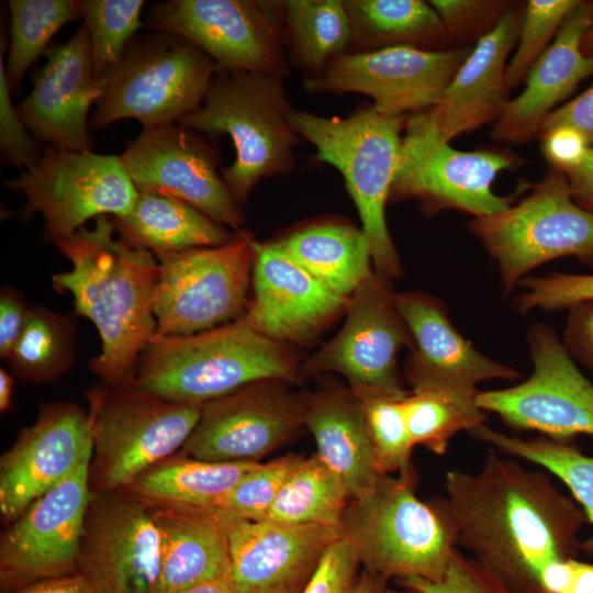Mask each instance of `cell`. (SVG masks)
Listing matches in <instances>:
<instances>
[{
	"label": "cell",
	"instance_id": "cell-55",
	"mask_svg": "<svg viewBox=\"0 0 593 593\" xmlns=\"http://www.w3.org/2000/svg\"><path fill=\"white\" fill-rule=\"evenodd\" d=\"M387 583L384 578L362 569L353 593H389Z\"/></svg>",
	"mask_w": 593,
	"mask_h": 593
},
{
	"label": "cell",
	"instance_id": "cell-46",
	"mask_svg": "<svg viewBox=\"0 0 593 593\" xmlns=\"http://www.w3.org/2000/svg\"><path fill=\"white\" fill-rule=\"evenodd\" d=\"M429 4L443 20L451 43L470 46L490 33L506 13V0H432Z\"/></svg>",
	"mask_w": 593,
	"mask_h": 593
},
{
	"label": "cell",
	"instance_id": "cell-1",
	"mask_svg": "<svg viewBox=\"0 0 593 593\" xmlns=\"http://www.w3.org/2000/svg\"><path fill=\"white\" fill-rule=\"evenodd\" d=\"M444 484L446 499L439 503L456 546L471 552L513 593H542L544 568L577 556L585 514L547 471L491 448L477 471L449 470Z\"/></svg>",
	"mask_w": 593,
	"mask_h": 593
},
{
	"label": "cell",
	"instance_id": "cell-11",
	"mask_svg": "<svg viewBox=\"0 0 593 593\" xmlns=\"http://www.w3.org/2000/svg\"><path fill=\"white\" fill-rule=\"evenodd\" d=\"M255 242L238 232L220 246L156 255L155 336L197 334L239 318L248 305Z\"/></svg>",
	"mask_w": 593,
	"mask_h": 593
},
{
	"label": "cell",
	"instance_id": "cell-15",
	"mask_svg": "<svg viewBox=\"0 0 593 593\" xmlns=\"http://www.w3.org/2000/svg\"><path fill=\"white\" fill-rule=\"evenodd\" d=\"M91 454L2 533L1 593H14L34 582L77 572L85 516L92 495Z\"/></svg>",
	"mask_w": 593,
	"mask_h": 593
},
{
	"label": "cell",
	"instance_id": "cell-2",
	"mask_svg": "<svg viewBox=\"0 0 593 593\" xmlns=\"http://www.w3.org/2000/svg\"><path fill=\"white\" fill-rule=\"evenodd\" d=\"M108 216L94 220L55 243L69 260L52 286L72 295L77 315L90 320L100 336V354L89 368L105 385L133 380L138 358L156 335L153 303L159 265L154 254L114 237Z\"/></svg>",
	"mask_w": 593,
	"mask_h": 593
},
{
	"label": "cell",
	"instance_id": "cell-57",
	"mask_svg": "<svg viewBox=\"0 0 593 593\" xmlns=\"http://www.w3.org/2000/svg\"><path fill=\"white\" fill-rule=\"evenodd\" d=\"M13 395V378L4 369H0V411L5 413L11 407Z\"/></svg>",
	"mask_w": 593,
	"mask_h": 593
},
{
	"label": "cell",
	"instance_id": "cell-21",
	"mask_svg": "<svg viewBox=\"0 0 593 593\" xmlns=\"http://www.w3.org/2000/svg\"><path fill=\"white\" fill-rule=\"evenodd\" d=\"M92 451L90 413L72 402L41 406L0 459V512L9 524Z\"/></svg>",
	"mask_w": 593,
	"mask_h": 593
},
{
	"label": "cell",
	"instance_id": "cell-52",
	"mask_svg": "<svg viewBox=\"0 0 593 593\" xmlns=\"http://www.w3.org/2000/svg\"><path fill=\"white\" fill-rule=\"evenodd\" d=\"M560 169L567 177L573 200L593 214V146Z\"/></svg>",
	"mask_w": 593,
	"mask_h": 593
},
{
	"label": "cell",
	"instance_id": "cell-4",
	"mask_svg": "<svg viewBox=\"0 0 593 593\" xmlns=\"http://www.w3.org/2000/svg\"><path fill=\"white\" fill-rule=\"evenodd\" d=\"M409 115H389L373 105L346 118L292 110V130L316 149L314 158L343 175L371 246L374 271L389 280L402 276V265L390 236L385 206L399 164Z\"/></svg>",
	"mask_w": 593,
	"mask_h": 593
},
{
	"label": "cell",
	"instance_id": "cell-25",
	"mask_svg": "<svg viewBox=\"0 0 593 593\" xmlns=\"http://www.w3.org/2000/svg\"><path fill=\"white\" fill-rule=\"evenodd\" d=\"M411 337L405 365L411 389L437 385L478 391L484 381H516L522 373L479 351L454 326L445 304L422 291L395 293Z\"/></svg>",
	"mask_w": 593,
	"mask_h": 593
},
{
	"label": "cell",
	"instance_id": "cell-13",
	"mask_svg": "<svg viewBox=\"0 0 593 593\" xmlns=\"http://www.w3.org/2000/svg\"><path fill=\"white\" fill-rule=\"evenodd\" d=\"M527 344L530 374L508 388L479 390V407L497 415L507 426L538 432L550 439L593 437V381L580 370L549 324H533Z\"/></svg>",
	"mask_w": 593,
	"mask_h": 593
},
{
	"label": "cell",
	"instance_id": "cell-24",
	"mask_svg": "<svg viewBox=\"0 0 593 593\" xmlns=\"http://www.w3.org/2000/svg\"><path fill=\"white\" fill-rule=\"evenodd\" d=\"M339 527L234 522L228 528L234 593H302Z\"/></svg>",
	"mask_w": 593,
	"mask_h": 593
},
{
	"label": "cell",
	"instance_id": "cell-43",
	"mask_svg": "<svg viewBox=\"0 0 593 593\" xmlns=\"http://www.w3.org/2000/svg\"><path fill=\"white\" fill-rule=\"evenodd\" d=\"M579 0H529L525 4L517 47L507 63L506 86L516 88L525 81L529 69L550 45Z\"/></svg>",
	"mask_w": 593,
	"mask_h": 593
},
{
	"label": "cell",
	"instance_id": "cell-31",
	"mask_svg": "<svg viewBox=\"0 0 593 593\" xmlns=\"http://www.w3.org/2000/svg\"><path fill=\"white\" fill-rule=\"evenodd\" d=\"M349 19L347 53L393 47L450 48L451 40L436 10L422 0H344Z\"/></svg>",
	"mask_w": 593,
	"mask_h": 593
},
{
	"label": "cell",
	"instance_id": "cell-41",
	"mask_svg": "<svg viewBox=\"0 0 593 593\" xmlns=\"http://www.w3.org/2000/svg\"><path fill=\"white\" fill-rule=\"evenodd\" d=\"M303 458L289 454L259 463L216 504L204 510L230 524L265 519L282 484Z\"/></svg>",
	"mask_w": 593,
	"mask_h": 593
},
{
	"label": "cell",
	"instance_id": "cell-28",
	"mask_svg": "<svg viewBox=\"0 0 593 593\" xmlns=\"http://www.w3.org/2000/svg\"><path fill=\"white\" fill-rule=\"evenodd\" d=\"M304 426L349 499L365 494L385 475L377 466L362 404L348 387L327 382L306 395Z\"/></svg>",
	"mask_w": 593,
	"mask_h": 593
},
{
	"label": "cell",
	"instance_id": "cell-58",
	"mask_svg": "<svg viewBox=\"0 0 593 593\" xmlns=\"http://www.w3.org/2000/svg\"><path fill=\"white\" fill-rule=\"evenodd\" d=\"M580 48L585 56L593 55V23L583 34Z\"/></svg>",
	"mask_w": 593,
	"mask_h": 593
},
{
	"label": "cell",
	"instance_id": "cell-8",
	"mask_svg": "<svg viewBox=\"0 0 593 593\" xmlns=\"http://www.w3.org/2000/svg\"><path fill=\"white\" fill-rule=\"evenodd\" d=\"M468 228L495 262L505 295L547 262L575 257L593 265V214L578 205L566 175L555 167L517 203L472 217Z\"/></svg>",
	"mask_w": 593,
	"mask_h": 593
},
{
	"label": "cell",
	"instance_id": "cell-9",
	"mask_svg": "<svg viewBox=\"0 0 593 593\" xmlns=\"http://www.w3.org/2000/svg\"><path fill=\"white\" fill-rule=\"evenodd\" d=\"M90 486L119 491L177 454L195 428L202 405L168 401L125 384L92 390Z\"/></svg>",
	"mask_w": 593,
	"mask_h": 593
},
{
	"label": "cell",
	"instance_id": "cell-44",
	"mask_svg": "<svg viewBox=\"0 0 593 593\" xmlns=\"http://www.w3.org/2000/svg\"><path fill=\"white\" fill-rule=\"evenodd\" d=\"M513 298V307L519 314L533 311L553 312L593 302V273L550 272L526 277Z\"/></svg>",
	"mask_w": 593,
	"mask_h": 593
},
{
	"label": "cell",
	"instance_id": "cell-50",
	"mask_svg": "<svg viewBox=\"0 0 593 593\" xmlns=\"http://www.w3.org/2000/svg\"><path fill=\"white\" fill-rule=\"evenodd\" d=\"M561 338L573 360L591 372L593 381V302L567 310Z\"/></svg>",
	"mask_w": 593,
	"mask_h": 593
},
{
	"label": "cell",
	"instance_id": "cell-5",
	"mask_svg": "<svg viewBox=\"0 0 593 593\" xmlns=\"http://www.w3.org/2000/svg\"><path fill=\"white\" fill-rule=\"evenodd\" d=\"M283 77L217 69L200 107L178 123L210 136L228 135L235 160L222 177L242 205L262 179L291 171L300 136L289 123Z\"/></svg>",
	"mask_w": 593,
	"mask_h": 593
},
{
	"label": "cell",
	"instance_id": "cell-16",
	"mask_svg": "<svg viewBox=\"0 0 593 593\" xmlns=\"http://www.w3.org/2000/svg\"><path fill=\"white\" fill-rule=\"evenodd\" d=\"M471 51V46H456L346 53L302 83L309 93H362L373 100L379 112L410 115L436 105Z\"/></svg>",
	"mask_w": 593,
	"mask_h": 593
},
{
	"label": "cell",
	"instance_id": "cell-27",
	"mask_svg": "<svg viewBox=\"0 0 593 593\" xmlns=\"http://www.w3.org/2000/svg\"><path fill=\"white\" fill-rule=\"evenodd\" d=\"M592 23L593 2L580 1L529 69L524 90L508 100L493 123L492 139L522 144L537 136L544 120L581 81L593 75V55L585 56L580 48L582 36Z\"/></svg>",
	"mask_w": 593,
	"mask_h": 593
},
{
	"label": "cell",
	"instance_id": "cell-40",
	"mask_svg": "<svg viewBox=\"0 0 593 593\" xmlns=\"http://www.w3.org/2000/svg\"><path fill=\"white\" fill-rule=\"evenodd\" d=\"M143 0H79L89 33L93 76L99 85L120 63L130 42L143 25Z\"/></svg>",
	"mask_w": 593,
	"mask_h": 593
},
{
	"label": "cell",
	"instance_id": "cell-53",
	"mask_svg": "<svg viewBox=\"0 0 593 593\" xmlns=\"http://www.w3.org/2000/svg\"><path fill=\"white\" fill-rule=\"evenodd\" d=\"M14 593H96L90 582L79 572L34 582Z\"/></svg>",
	"mask_w": 593,
	"mask_h": 593
},
{
	"label": "cell",
	"instance_id": "cell-17",
	"mask_svg": "<svg viewBox=\"0 0 593 593\" xmlns=\"http://www.w3.org/2000/svg\"><path fill=\"white\" fill-rule=\"evenodd\" d=\"M146 26L179 36L219 69L286 77L284 48L267 1L165 0L149 8Z\"/></svg>",
	"mask_w": 593,
	"mask_h": 593
},
{
	"label": "cell",
	"instance_id": "cell-49",
	"mask_svg": "<svg viewBox=\"0 0 593 593\" xmlns=\"http://www.w3.org/2000/svg\"><path fill=\"white\" fill-rule=\"evenodd\" d=\"M556 130L572 131L588 147L593 146V83L571 101L556 108L544 120L537 136Z\"/></svg>",
	"mask_w": 593,
	"mask_h": 593
},
{
	"label": "cell",
	"instance_id": "cell-7",
	"mask_svg": "<svg viewBox=\"0 0 593 593\" xmlns=\"http://www.w3.org/2000/svg\"><path fill=\"white\" fill-rule=\"evenodd\" d=\"M217 69L211 57L174 34L134 36L99 83L89 130L124 119L139 121L143 128L178 123L200 107Z\"/></svg>",
	"mask_w": 593,
	"mask_h": 593
},
{
	"label": "cell",
	"instance_id": "cell-22",
	"mask_svg": "<svg viewBox=\"0 0 593 593\" xmlns=\"http://www.w3.org/2000/svg\"><path fill=\"white\" fill-rule=\"evenodd\" d=\"M251 280L254 296L244 317L256 331L286 346L313 344L346 313L349 302L276 242H255Z\"/></svg>",
	"mask_w": 593,
	"mask_h": 593
},
{
	"label": "cell",
	"instance_id": "cell-36",
	"mask_svg": "<svg viewBox=\"0 0 593 593\" xmlns=\"http://www.w3.org/2000/svg\"><path fill=\"white\" fill-rule=\"evenodd\" d=\"M348 502L339 477L315 454L292 470L262 521L339 527Z\"/></svg>",
	"mask_w": 593,
	"mask_h": 593
},
{
	"label": "cell",
	"instance_id": "cell-20",
	"mask_svg": "<svg viewBox=\"0 0 593 593\" xmlns=\"http://www.w3.org/2000/svg\"><path fill=\"white\" fill-rule=\"evenodd\" d=\"M202 133L180 123L143 128L120 155L138 192L181 199L213 221L233 228L244 221L214 149Z\"/></svg>",
	"mask_w": 593,
	"mask_h": 593
},
{
	"label": "cell",
	"instance_id": "cell-34",
	"mask_svg": "<svg viewBox=\"0 0 593 593\" xmlns=\"http://www.w3.org/2000/svg\"><path fill=\"white\" fill-rule=\"evenodd\" d=\"M280 20L282 45L306 77L317 76L335 57L346 54L350 42L344 0L268 1Z\"/></svg>",
	"mask_w": 593,
	"mask_h": 593
},
{
	"label": "cell",
	"instance_id": "cell-59",
	"mask_svg": "<svg viewBox=\"0 0 593 593\" xmlns=\"http://www.w3.org/2000/svg\"><path fill=\"white\" fill-rule=\"evenodd\" d=\"M389 593H418V592H416V591H414V590H411V589L404 588L403 591H393V590H389Z\"/></svg>",
	"mask_w": 593,
	"mask_h": 593
},
{
	"label": "cell",
	"instance_id": "cell-12",
	"mask_svg": "<svg viewBox=\"0 0 593 593\" xmlns=\"http://www.w3.org/2000/svg\"><path fill=\"white\" fill-rule=\"evenodd\" d=\"M26 198L22 217L40 213L43 237L56 243L99 216L127 214L137 198L120 156L47 146L40 161L5 181Z\"/></svg>",
	"mask_w": 593,
	"mask_h": 593
},
{
	"label": "cell",
	"instance_id": "cell-56",
	"mask_svg": "<svg viewBox=\"0 0 593 593\" xmlns=\"http://www.w3.org/2000/svg\"><path fill=\"white\" fill-rule=\"evenodd\" d=\"M171 593H234L230 578L208 581Z\"/></svg>",
	"mask_w": 593,
	"mask_h": 593
},
{
	"label": "cell",
	"instance_id": "cell-45",
	"mask_svg": "<svg viewBox=\"0 0 593 593\" xmlns=\"http://www.w3.org/2000/svg\"><path fill=\"white\" fill-rule=\"evenodd\" d=\"M398 583L418 593H513L494 572L458 547L439 580L411 577Z\"/></svg>",
	"mask_w": 593,
	"mask_h": 593
},
{
	"label": "cell",
	"instance_id": "cell-35",
	"mask_svg": "<svg viewBox=\"0 0 593 593\" xmlns=\"http://www.w3.org/2000/svg\"><path fill=\"white\" fill-rule=\"evenodd\" d=\"M496 451L536 465L559 480L570 492L593 528V455L581 451L572 441L547 437L522 438L483 424L469 433ZM579 551L593 558V532L580 541Z\"/></svg>",
	"mask_w": 593,
	"mask_h": 593
},
{
	"label": "cell",
	"instance_id": "cell-19",
	"mask_svg": "<svg viewBox=\"0 0 593 593\" xmlns=\"http://www.w3.org/2000/svg\"><path fill=\"white\" fill-rule=\"evenodd\" d=\"M77 572L96 593H156L160 539L149 505L124 490L92 492Z\"/></svg>",
	"mask_w": 593,
	"mask_h": 593
},
{
	"label": "cell",
	"instance_id": "cell-10",
	"mask_svg": "<svg viewBox=\"0 0 593 593\" xmlns=\"http://www.w3.org/2000/svg\"><path fill=\"white\" fill-rule=\"evenodd\" d=\"M518 157L501 150L455 149L438 133L428 112L406 119L390 201L414 200L426 214L457 210L482 217L505 210L512 197L499 195L493 182Z\"/></svg>",
	"mask_w": 593,
	"mask_h": 593
},
{
	"label": "cell",
	"instance_id": "cell-51",
	"mask_svg": "<svg viewBox=\"0 0 593 593\" xmlns=\"http://www.w3.org/2000/svg\"><path fill=\"white\" fill-rule=\"evenodd\" d=\"M30 307L23 295L11 287L0 294V356L8 360L24 327Z\"/></svg>",
	"mask_w": 593,
	"mask_h": 593
},
{
	"label": "cell",
	"instance_id": "cell-32",
	"mask_svg": "<svg viewBox=\"0 0 593 593\" xmlns=\"http://www.w3.org/2000/svg\"><path fill=\"white\" fill-rule=\"evenodd\" d=\"M260 462H213L177 452L123 489L149 506L205 508L216 504Z\"/></svg>",
	"mask_w": 593,
	"mask_h": 593
},
{
	"label": "cell",
	"instance_id": "cell-42",
	"mask_svg": "<svg viewBox=\"0 0 593 593\" xmlns=\"http://www.w3.org/2000/svg\"><path fill=\"white\" fill-rule=\"evenodd\" d=\"M359 400L368 422L379 471L382 474L395 472L415 479L412 463L415 445L405 419L404 399L373 396Z\"/></svg>",
	"mask_w": 593,
	"mask_h": 593
},
{
	"label": "cell",
	"instance_id": "cell-47",
	"mask_svg": "<svg viewBox=\"0 0 593 593\" xmlns=\"http://www.w3.org/2000/svg\"><path fill=\"white\" fill-rule=\"evenodd\" d=\"M5 65L3 63V38L0 54V153L4 165L14 166L21 170L35 166L42 155L41 144L27 130L18 108L11 100Z\"/></svg>",
	"mask_w": 593,
	"mask_h": 593
},
{
	"label": "cell",
	"instance_id": "cell-23",
	"mask_svg": "<svg viewBox=\"0 0 593 593\" xmlns=\"http://www.w3.org/2000/svg\"><path fill=\"white\" fill-rule=\"evenodd\" d=\"M45 65L16 107L22 121L40 144L91 152L89 112L100 96L85 24L65 43L48 48Z\"/></svg>",
	"mask_w": 593,
	"mask_h": 593
},
{
	"label": "cell",
	"instance_id": "cell-38",
	"mask_svg": "<svg viewBox=\"0 0 593 593\" xmlns=\"http://www.w3.org/2000/svg\"><path fill=\"white\" fill-rule=\"evenodd\" d=\"M75 316L32 306L8 359L12 371L26 381L43 383L66 373L75 360Z\"/></svg>",
	"mask_w": 593,
	"mask_h": 593
},
{
	"label": "cell",
	"instance_id": "cell-30",
	"mask_svg": "<svg viewBox=\"0 0 593 593\" xmlns=\"http://www.w3.org/2000/svg\"><path fill=\"white\" fill-rule=\"evenodd\" d=\"M110 219L121 239L155 256L215 247L233 237L222 224L171 195L138 192L127 214Z\"/></svg>",
	"mask_w": 593,
	"mask_h": 593
},
{
	"label": "cell",
	"instance_id": "cell-37",
	"mask_svg": "<svg viewBox=\"0 0 593 593\" xmlns=\"http://www.w3.org/2000/svg\"><path fill=\"white\" fill-rule=\"evenodd\" d=\"M478 392L437 385L411 389L403 407L414 445L443 456L457 434L485 424L488 413L477 404Z\"/></svg>",
	"mask_w": 593,
	"mask_h": 593
},
{
	"label": "cell",
	"instance_id": "cell-54",
	"mask_svg": "<svg viewBox=\"0 0 593 593\" xmlns=\"http://www.w3.org/2000/svg\"><path fill=\"white\" fill-rule=\"evenodd\" d=\"M568 593H593V562L577 560L574 577Z\"/></svg>",
	"mask_w": 593,
	"mask_h": 593
},
{
	"label": "cell",
	"instance_id": "cell-39",
	"mask_svg": "<svg viewBox=\"0 0 593 593\" xmlns=\"http://www.w3.org/2000/svg\"><path fill=\"white\" fill-rule=\"evenodd\" d=\"M10 45L5 65L12 91H18L29 68L48 52L53 36L81 18L75 0H10Z\"/></svg>",
	"mask_w": 593,
	"mask_h": 593
},
{
	"label": "cell",
	"instance_id": "cell-26",
	"mask_svg": "<svg viewBox=\"0 0 593 593\" xmlns=\"http://www.w3.org/2000/svg\"><path fill=\"white\" fill-rule=\"evenodd\" d=\"M525 4L512 1L497 25L480 38L434 108L428 110L447 142L494 123L507 100V57L517 43Z\"/></svg>",
	"mask_w": 593,
	"mask_h": 593
},
{
	"label": "cell",
	"instance_id": "cell-18",
	"mask_svg": "<svg viewBox=\"0 0 593 593\" xmlns=\"http://www.w3.org/2000/svg\"><path fill=\"white\" fill-rule=\"evenodd\" d=\"M290 384L257 381L206 402L179 452L213 462H259L304 426L306 395Z\"/></svg>",
	"mask_w": 593,
	"mask_h": 593
},
{
	"label": "cell",
	"instance_id": "cell-29",
	"mask_svg": "<svg viewBox=\"0 0 593 593\" xmlns=\"http://www.w3.org/2000/svg\"><path fill=\"white\" fill-rule=\"evenodd\" d=\"M149 507L160 539L156 593L230 578V523L204 508Z\"/></svg>",
	"mask_w": 593,
	"mask_h": 593
},
{
	"label": "cell",
	"instance_id": "cell-48",
	"mask_svg": "<svg viewBox=\"0 0 593 593\" xmlns=\"http://www.w3.org/2000/svg\"><path fill=\"white\" fill-rule=\"evenodd\" d=\"M360 567L355 547L340 535L325 550L302 593H353Z\"/></svg>",
	"mask_w": 593,
	"mask_h": 593
},
{
	"label": "cell",
	"instance_id": "cell-3",
	"mask_svg": "<svg viewBox=\"0 0 593 593\" xmlns=\"http://www.w3.org/2000/svg\"><path fill=\"white\" fill-rule=\"evenodd\" d=\"M302 374L289 346L266 337L242 315L197 334L154 336L132 382L168 401L203 405L257 381L298 383Z\"/></svg>",
	"mask_w": 593,
	"mask_h": 593
},
{
	"label": "cell",
	"instance_id": "cell-33",
	"mask_svg": "<svg viewBox=\"0 0 593 593\" xmlns=\"http://www.w3.org/2000/svg\"><path fill=\"white\" fill-rule=\"evenodd\" d=\"M276 243L327 288L346 298L373 273L369 239L350 224L316 223Z\"/></svg>",
	"mask_w": 593,
	"mask_h": 593
},
{
	"label": "cell",
	"instance_id": "cell-6",
	"mask_svg": "<svg viewBox=\"0 0 593 593\" xmlns=\"http://www.w3.org/2000/svg\"><path fill=\"white\" fill-rule=\"evenodd\" d=\"M414 484L415 479L383 475L371 490L349 499L339 524L362 569L388 581H437L457 548L440 503L421 501Z\"/></svg>",
	"mask_w": 593,
	"mask_h": 593
},
{
	"label": "cell",
	"instance_id": "cell-14",
	"mask_svg": "<svg viewBox=\"0 0 593 593\" xmlns=\"http://www.w3.org/2000/svg\"><path fill=\"white\" fill-rule=\"evenodd\" d=\"M390 280L376 271L350 295L339 333L303 365V374L336 372L359 399H404L398 355L412 347L410 331L394 301Z\"/></svg>",
	"mask_w": 593,
	"mask_h": 593
}]
</instances>
